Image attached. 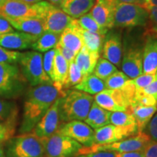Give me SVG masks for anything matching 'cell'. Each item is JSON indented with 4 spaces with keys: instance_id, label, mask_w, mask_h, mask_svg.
<instances>
[{
    "instance_id": "obj_37",
    "label": "cell",
    "mask_w": 157,
    "mask_h": 157,
    "mask_svg": "<svg viewBox=\"0 0 157 157\" xmlns=\"http://www.w3.org/2000/svg\"><path fill=\"white\" fill-rule=\"evenodd\" d=\"M143 7L146 8L148 13V35L157 36V7L149 5H144Z\"/></svg>"
},
{
    "instance_id": "obj_54",
    "label": "cell",
    "mask_w": 157,
    "mask_h": 157,
    "mask_svg": "<svg viewBox=\"0 0 157 157\" xmlns=\"http://www.w3.org/2000/svg\"><path fill=\"white\" fill-rule=\"evenodd\" d=\"M6 1H7V0H0V7L4 5V3H5Z\"/></svg>"
},
{
    "instance_id": "obj_42",
    "label": "cell",
    "mask_w": 157,
    "mask_h": 157,
    "mask_svg": "<svg viewBox=\"0 0 157 157\" xmlns=\"http://www.w3.org/2000/svg\"><path fill=\"white\" fill-rule=\"evenodd\" d=\"M110 114H111V111H106L101 117L98 118L97 120L94 121L90 125V127L94 129H98L101 128L105 125L109 124H110Z\"/></svg>"
},
{
    "instance_id": "obj_25",
    "label": "cell",
    "mask_w": 157,
    "mask_h": 157,
    "mask_svg": "<svg viewBox=\"0 0 157 157\" xmlns=\"http://www.w3.org/2000/svg\"><path fill=\"white\" fill-rule=\"evenodd\" d=\"M74 88L89 95H96L106 89V86L103 80L91 74L84 76L81 82L74 86Z\"/></svg>"
},
{
    "instance_id": "obj_4",
    "label": "cell",
    "mask_w": 157,
    "mask_h": 157,
    "mask_svg": "<svg viewBox=\"0 0 157 157\" xmlns=\"http://www.w3.org/2000/svg\"><path fill=\"white\" fill-rule=\"evenodd\" d=\"M26 82L17 64L0 63V98L10 100L20 97Z\"/></svg>"
},
{
    "instance_id": "obj_3",
    "label": "cell",
    "mask_w": 157,
    "mask_h": 157,
    "mask_svg": "<svg viewBox=\"0 0 157 157\" xmlns=\"http://www.w3.org/2000/svg\"><path fill=\"white\" fill-rule=\"evenodd\" d=\"M3 148L6 157H45L43 140L31 132L12 137Z\"/></svg>"
},
{
    "instance_id": "obj_2",
    "label": "cell",
    "mask_w": 157,
    "mask_h": 157,
    "mask_svg": "<svg viewBox=\"0 0 157 157\" xmlns=\"http://www.w3.org/2000/svg\"><path fill=\"white\" fill-rule=\"evenodd\" d=\"M93 102L94 98L84 92L75 90L66 93L60 101V120L84 121Z\"/></svg>"
},
{
    "instance_id": "obj_39",
    "label": "cell",
    "mask_w": 157,
    "mask_h": 157,
    "mask_svg": "<svg viewBox=\"0 0 157 157\" xmlns=\"http://www.w3.org/2000/svg\"><path fill=\"white\" fill-rule=\"evenodd\" d=\"M15 124L0 122V143H5L15 134Z\"/></svg>"
},
{
    "instance_id": "obj_53",
    "label": "cell",
    "mask_w": 157,
    "mask_h": 157,
    "mask_svg": "<svg viewBox=\"0 0 157 157\" xmlns=\"http://www.w3.org/2000/svg\"><path fill=\"white\" fill-rule=\"evenodd\" d=\"M0 157H6L5 154V151H4L2 143H0Z\"/></svg>"
},
{
    "instance_id": "obj_10",
    "label": "cell",
    "mask_w": 157,
    "mask_h": 157,
    "mask_svg": "<svg viewBox=\"0 0 157 157\" xmlns=\"http://www.w3.org/2000/svg\"><path fill=\"white\" fill-rule=\"evenodd\" d=\"M138 133L136 124L127 127H119L107 124L101 128L95 129L94 145L109 144L118 142Z\"/></svg>"
},
{
    "instance_id": "obj_7",
    "label": "cell",
    "mask_w": 157,
    "mask_h": 157,
    "mask_svg": "<svg viewBox=\"0 0 157 157\" xmlns=\"http://www.w3.org/2000/svg\"><path fill=\"white\" fill-rule=\"evenodd\" d=\"M151 139L150 136L144 132L137 133L134 136L124 140L109 144L93 145L91 147H83L78 154H84L95 151H113L117 153L142 151Z\"/></svg>"
},
{
    "instance_id": "obj_49",
    "label": "cell",
    "mask_w": 157,
    "mask_h": 157,
    "mask_svg": "<svg viewBox=\"0 0 157 157\" xmlns=\"http://www.w3.org/2000/svg\"><path fill=\"white\" fill-rule=\"evenodd\" d=\"M117 4L119 3H126V4H133V5H137L143 6L145 4V0H116Z\"/></svg>"
},
{
    "instance_id": "obj_26",
    "label": "cell",
    "mask_w": 157,
    "mask_h": 157,
    "mask_svg": "<svg viewBox=\"0 0 157 157\" xmlns=\"http://www.w3.org/2000/svg\"><path fill=\"white\" fill-rule=\"evenodd\" d=\"M130 111L135 118L138 133H140L146 128L148 122L156 112L157 106H136Z\"/></svg>"
},
{
    "instance_id": "obj_6",
    "label": "cell",
    "mask_w": 157,
    "mask_h": 157,
    "mask_svg": "<svg viewBox=\"0 0 157 157\" xmlns=\"http://www.w3.org/2000/svg\"><path fill=\"white\" fill-rule=\"evenodd\" d=\"M148 23V11L142 6L126 3H119L116 6L113 28L145 26Z\"/></svg>"
},
{
    "instance_id": "obj_31",
    "label": "cell",
    "mask_w": 157,
    "mask_h": 157,
    "mask_svg": "<svg viewBox=\"0 0 157 157\" xmlns=\"http://www.w3.org/2000/svg\"><path fill=\"white\" fill-rule=\"evenodd\" d=\"M116 71H117V68L113 63L105 58H99L93 73L97 77L105 81Z\"/></svg>"
},
{
    "instance_id": "obj_13",
    "label": "cell",
    "mask_w": 157,
    "mask_h": 157,
    "mask_svg": "<svg viewBox=\"0 0 157 157\" xmlns=\"http://www.w3.org/2000/svg\"><path fill=\"white\" fill-rule=\"evenodd\" d=\"M94 100L101 108L111 112L130 111L129 102L120 90L105 89L96 94Z\"/></svg>"
},
{
    "instance_id": "obj_30",
    "label": "cell",
    "mask_w": 157,
    "mask_h": 157,
    "mask_svg": "<svg viewBox=\"0 0 157 157\" xmlns=\"http://www.w3.org/2000/svg\"><path fill=\"white\" fill-rule=\"evenodd\" d=\"M77 20V23L80 28L84 30L91 31V32L98 33V34L105 35L109 31V29L101 27L98 23L96 22L91 16L90 13L82 15Z\"/></svg>"
},
{
    "instance_id": "obj_12",
    "label": "cell",
    "mask_w": 157,
    "mask_h": 157,
    "mask_svg": "<svg viewBox=\"0 0 157 157\" xmlns=\"http://www.w3.org/2000/svg\"><path fill=\"white\" fill-rule=\"evenodd\" d=\"M58 131L77 141L84 147H91L94 145L95 132L92 127L82 121H68L60 127Z\"/></svg>"
},
{
    "instance_id": "obj_35",
    "label": "cell",
    "mask_w": 157,
    "mask_h": 157,
    "mask_svg": "<svg viewBox=\"0 0 157 157\" xmlns=\"http://www.w3.org/2000/svg\"><path fill=\"white\" fill-rule=\"evenodd\" d=\"M23 52L9 50L0 46V63L17 64L19 63Z\"/></svg>"
},
{
    "instance_id": "obj_21",
    "label": "cell",
    "mask_w": 157,
    "mask_h": 157,
    "mask_svg": "<svg viewBox=\"0 0 157 157\" xmlns=\"http://www.w3.org/2000/svg\"><path fill=\"white\" fill-rule=\"evenodd\" d=\"M7 20L13 28L21 32L39 36L44 31V21L42 18L28 17Z\"/></svg>"
},
{
    "instance_id": "obj_50",
    "label": "cell",
    "mask_w": 157,
    "mask_h": 157,
    "mask_svg": "<svg viewBox=\"0 0 157 157\" xmlns=\"http://www.w3.org/2000/svg\"><path fill=\"white\" fill-rule=\"evenodd\" d=\"M144 5H149V6H154V7H157V0H145Z\"/></svg>"
},
{
    "instance_id": "obj_44",
    "label": "cell",
    "mask_w": 157,
    "mask_h": 157,
    "mask_svg": "<svg viewBox=\"0 0 157 157\" xmlns=\"http://www.w3.org/2000/svg\"><path fill=\"white\" fill-rule=\"evenodd\" d=\"M147 129H148V135L151 139L157 142V114L152 117L151 121H149L147 125Z\"/></svg>"
},
{
    "instance_id": "obj_40",
    "label": "cell",
    "mask_w": 157,
    "mask_h": 157,
    "mask_svg": "<svg viewBox=\"0 0 157 157\" xmlns=\"http://www.w3.org/2000/svg\"><path fill=\"white\" fill-rule=\"evenodd\" d=\"M105 111H106V110L101 108L95 102H93L90 109L89 113H88L87 118L84 119V122L90 126L92 123L97 120L98 118L101 117Z\"/></svg>"
},
{
    "instance_id": "obj_29",
    "label": "cell",
    "mask_w": 157,
    "mask_h": 157,
    "mask_svg": "<svg viewBox=\"0 0 157 157\" xmlns=\"http://www.w3.org/2000/svg\"><path fill=\"white\" fill-rule=\"evenodd\" d=\"M81 33L83 38L84 46H85L90 52L101 53L105 35L91 32L82 29H81Z\"/></svg>"
},
{
    "instance_id": "obj_24",
    "label": "cell",
    "mask_w": 157,
    "mask_h": 157,
    "mask_svg": "<svg viewBox=\"0 0 157 157\" xmlns=\"http://www.w3.org/2000/svg\"><path fill=\"white\" fill-rule=\"evenodd\" d=\"M56 50L52 83L55 87L58 88V90L64 91V86L68 77L69 64L62 56V55L59 52V51L56 49Z\"/></svg>"
},
{
    "instance_id": "obj_51",
    "label": "cell",
    "mask_w": 157,
    "mask_h": 157,
    "mask_svg": "<svg viewBox=\"0 0 157 157\" xmlns=\"http://www.w3.org/2000/svg\"><path fill=\"white\" fill-rule=\"evenodd\" d=\"M63 0H48V2L51 5L56 6V7H60Z\"/></svg>"
},
{
    "instance_id": "obj_45",
    "label": "cell",
    "mask_w": 157,
    "mask_h": 157,
    "mask_svg": "<svg viewBox=\"0 0 157 157\" xmlns=\"http://www.w3.org/2000/svg\"><path fill=\"white\" fill-rule=\"evenodd\" d=\"M117 152L113 151H95L79 154L75 157H117Z\"/></svg>"
},
{
    "instance_id": "obj_47",
    "label": "cell",
    "mask_w": 157,
    "mask_h": 157,
    "mask_svg": "<svg viewBox=\"0 0 157 157\" xmlns=\"http://www.w3.org/2000/svg\"><path fill=\"white\" fill-rule=\"evenodd\" d=\"M142 91L144 93L148 94V95H152L157 101V73L155 74V78L151 83Z\"/></svg>"
},
{
    "instance_id": "obj_11",
    "label": "cell",
    "mask_w": 157,
    "mask_h": 157,
    "mask_svg": "<svg viewBox=\"0 0 157 157\" xmlns=\"http://www.w3.org/2000/svg\"><path fill=\"white\" fill-rule=\"evenodd\" d=\"M58 98L51 105L31 133L40 139H46L56 133L60 128V101Z\"/></svg>"
},
{
    "instance_id": "obj_17",
    "label": "cell",
    "mask_w": 157,
    "mask_h": 157,
    "mask_svg": "<svg viewBox=\"0 0 157 157\" xmlns=\"http://www.w3.org/2000/svg\"><path fill=\"white\" fill-rule=\"evenodd\" d=\"M39 36L21 31H13L0 35V46L13 50H23L31 48Z\"/></svg>"
},
{
    "instance_id": "obj_16",
    "label": "cell",
    "mask_w": 157,
    "mask_h": 157,
    "mask_svg": "<svg viewBox=\"0 0 157 157\" xmlns=\"http://www.w3.org/2000/svg\"><path fill=\"white\" fill-rule=\"evenodd\" d=\"M103 58L116 66H120L122 59V43L120 33L117 31H108L102 48Z\"/></svg>"
},
{
    "instance_id": "obj_46",
    "label": "cell",
    "mask_w": 157,
    "mask_h": 157,
    "mask_svg": "<svg viewBox=\"0 0 157 157\" xmlns=\"http://www.w3.org/2000/svg\"><path fill=\"white\" fill-rule=\"evenodd\" d=\"M14 31V28L5 17L0 15V35Z\"/></svg>"
},
{
    "instance_id": "obj_27",
    "label": "cell",
    "mask_w": 157,
    "mask_h": 157,
    "mask_svg": "<svg viewBox=\"0 0 157 157\" xmlns=\"http://www.w3.org/2000/svg\"><path fill=\"white\" fill-rule=\"evenodd\" d=\"M60 38V34L50 31H44L31 46L34 51L44 52L56 48Z\"/></svg>"
},
{
    "instance_id": "obj_36",
    "label": "cell",
    "mask_w": 157,
    "mask_h": 157,
    "mask_svg": "<svg viewBox=\"0 0 157 157\" xmlns=\"http://www.w3.org/2000/svg\"><path fill=\"white\" fill-rule=\"evenodd\" d=\"M56 51V48L52 49V50L45 52L44 56H43V67H44V71L50 78L52 82V78H53V68Z\"/></svg>"
},
{
    "instance_id": "obj_20",
    "label": "cell",
    "mask_w": 157,
    "mask_h": 157,
    "mask_svg": "<svg viewBox=\"0 0 157 157\" xmlns=\"http://www.w3.org/2000/svg\"><path fill=\"white\" fill-rule=\"evenodd\" d=\"M142 50L143 74L157 73V36L148 35Z\"/></svg>"
},
{
    "instance_id": "obj_8",
    "label": "cell",
    "mask_w": 157,
    "mask_h": 157,
    "mask_svg": "<svg viewBox=\"0 0 157 157\" xmlns=\"http://www.w3.org/2000/svg\"><path fill=\"white\" fill-rule=\"evenodd\" d=\"M48 2L42 1L29 4L22 0H7L0 7V15L6 19L34 17L43 18L49 5Z\"/></svg>"
},
{
    "instance_id": "obj_1",
    "label": "cell",
    "mask_w": 157,
    "mask_h": 157,
    "mask_svg": "<svg viewBox=\"0 0 157 157\" xmlns=\"http://www.w3.org/2000/svg\"><path fill=\"white\" fill-rule=\"evenodd\" d=\"M66 94V92L58 90L53 84H40L29 90L25 95L19 132H31L55 101Z\"/></svg>"
},
{
    "instance_id": "obj_9",
    "label": "cell",
    "mask_w": 157,
    "mask_h": 157,
    "mask_svg": "<svg viewBox=\"0 0 157 157\" xmlns=\"http://www.w3.org/2000/svg\"><path fill=\"white\" fill-rule=\"evenodd\" d=\"M44 143L45 157H75L83 148V146L57 131L46 139Z\"/></svg>"
},
{
    "instance_id": "obj_41",
    "label": "cell",
    "mask_w": 157,
    "mask_h": 157,
    "mask_svg": "<svg viewBox=\"0 0 157 157\" xmlns=\"http://www.w3.org/2000/svg\"><path fill=\"white\" fill-rule=\"evenodd\" d=\"M56 49L57 50H58L59 52L62 55V56L66 59V60L68 62V64L71 63L72 61H74V59H75L76 53H75V52H73L72 50H71L70 49L63 46V45L60 44L59 42L58 43V44L56 45Z\"/></svg>"
},
{
    "instance_id": "obj_18",
    "label": "cell",
    "mask_w": 157,
    "mask_h": 157,
    "mask_svg": "<svg viewBox=\"0 0 157 157\" xmlns=\"http://www.w3.org/2000/svg\"><path fill=\"white\" fill-rule=\"evenodd\" d=\"M122 72L129 78L137 77L143 74V50L138 48H130L125 52L121 59Z\"/></svg>"
},
{
    "instance_id": "obj_14",
    "label": "cell",
    "mask_w": 157,
    "mask_h": 157,
    "mask_svg": "<svg viewBox=\"0 0 157 157\" xmlns=\"http://www.w3.org/2000/svg\"><path fill=\"white\" fill-rule=\"evenodd\" d=\"M74 19L64 13L61 8L50 3L42 18L44 21V31H50L61 34Z\"/></svg>"
},
{
    "instance_id": "obj_5",
    "label": "cell",
    "mask_w": 157,
    "mask_h": 157,
    "mask_svg": "<svg viewBox=\"0 0 157 157\" xmlns=\"http://www.w3.org/2000/svg\"><path fill=\"white\" fill-rule=\"evenodd\" d=\"M18 63L21 74L32 87L40 84H53L44 71L43 57L41 52L36 51L23 52Z\"/></svg>"
},
{
    "instance_id": "obj_19",
    "label": "cell",
    "mask_w": 157,
    "mask_h": 157,
    "mask_svg": "<svg viewBox=\"0 0 157 157\" xmlns=\"http://www.w3.org/2000/svg\"><path fill=\"white\" fill-rule=\"evenodd\" d=\"M59 43L77 54L84 46L81 28L77 20L74 19L71 24L60 34Z\"/></svg>"
},
{
    "instance_id": "obj_52",
    "label": "cell",
    "mask_w": 157,
    "mask_h": 157,
    "mask_svg": "<svg viewBox=\"0 0 157 157\" xmlns=\"http://www.w3.org/2000/svg\"><path fill=\"white\" fill-rule=\"evenodd\" d=\"M22 1L29 4H36V3L40 2L43 1V0H22Z\"/></svg>"
},
{
    "instance_id": "obj_34",
    "label": "cell",
    "mask_w": 157,
    "mask_h": 157,
    "mask_svg": "<svg viewBox=\"0 0 157 157\" xmlns=\"http://www.w3.org/2000/svg\"><path fill=\"white\" fill-rule=\"evenodd\" d=\"M129 79L131 78H129L122 71H117L104 82H105V86L108 89L119 90L122 88Z\"/></svg>"
},
{
    "instance_id": "obj_33",
    "label": "cell",
    "mask_w": 157,
    "mask_h": 157,
    "mask_svg": "<svg viewBox=\"0 0 157 157\" xmlns=\"http://www.w3.org/2000/svg\"><path fill=\"white\" fill-rule=\"evenodd\" d=\"M84 77V76L82 74L81 69L78 68V66L74 60V61L69 63L68 77L66 84L64 86V89L69 88L71 87H74L79 82H81Z\"/></svg>"
},
{
    "instance_id": "obj_22",
    "label": "cell",
    "mask_w": 157,
    "mask_h": 157,
    "mask_svg": "<svg viewBox=\"0 0 157 157\" xmlns=\"http://www.w3.org/2000/svg\"><path fill=\"white\" fill-rule=\"evenodd\" d=\"M95 0H63L60 8L74 19L87 14L95 5Z\"/></svg>"
},
{
    "instance_id": "obj_15",
    "label": "cell",
    "mask_w": 157,
    "mask_h": 157,
    "mask_svg": "<svg viewBox=\"0 0 157 157\" xmlns=\"http://www.w3.org/2000/svg\"><path fill=\"white\" fill-rule=\"evenodd\" d=\"M117 3L116 0H95L90 14L101 27L113 28V15Z\"/></svg>"
},
{
    "instance_id": "obj_23",
    "label": "cell",
    "mask_w": 157,
    "mask_h": 157,
    "mask_svg": "<svg viewBox=\"0 0 157 157\" xmlns=\"http://www.w3.org/2000/svg\"><path fill=\"white\" fill-rule=\"evenodd\" d=\"M100 58V54L90 52L83 46L76 54L74 61L82 71L84 76L93 73V71Z\"/></svg>"
},
{
    "instance_id": "obj_48",
    "label": "cell",
    "mask_w": 157,
    "mask_h": 157,
    "mask_svg": "<svg viewBox=\"0 0 157 157\" xmlns=\"http://www.w3.org/2000/svg\"><path fill=\"white\" fill-rule=\"evenodd\" d=\"M117 157H144V156L142 151L117 153Z\"/></svg>"
},
{
    "instance_id": "obj_32",
    "label": "cell",
    "mask_w": 157,
    "mask_h": 157,
    "mask_svg": "<svg viewBox=\"0 0 157 157\" xmlns=\"http://www.w3.org/2000/svg\"><path fill=\"white\" fill-rule=\"evenodd\" d=\"M110 123L119 127H127L136 124L135 118L130 111L111 112Z\"/></svg>"
},
{
    "instance_id": "obj_38",
    "label": "cell",
    "mask_w": 157,
    "mask_h": 157,
    "mask_svg": "<svg viewBox=\"0 0 157 157\" xmlns=\"http://www.w3.org/2000/svg\"><path fill=\"white\" fill-rule=\"evenodd\" d=\"M155 74H142L137 77L132 79L133 84L135 85L137 91L143 90L146 88L151 82L154 81L155 78Z\"/></svg>"
},
{
    "instance_id": "obj_43",
    "label": "cell",
    "mask_w": 157,
    "mask_h": 157,
    "mask_svg": "<svg viewBox=\"0 0 157 157\" xmlns=\"http://www.w3.org/2000/svg\"><path fill=\"white\" fill-rule=\"evenodd\" d=\"M144 157H157V142L151 140L143 149Z\"/></svg>"
},
{
    "instance_id": "obj_28",
    "label": "cell",
    "mask_w": 157,
    "mask_h": 157,
    "mask_svg": "<svg viewBox=\"0 0 157 157\" xmlns=\"http://www.w3.org/2000/svg\"><path fill=\"white\" fill-rule=\"evenodd\" d=\"M17 114L18 109L14 101L0 98V122L17 124Z\"/></svg>"
}]
</instances>
